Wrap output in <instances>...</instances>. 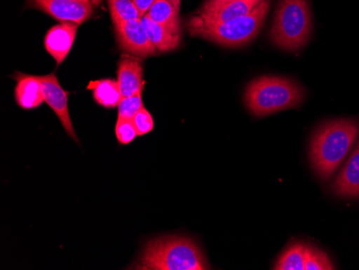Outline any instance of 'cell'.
<instances>
[{
	"instance_id": "obj_5",
	"label": "cell",
	"mask_w": 359,
	"mask_h": 270,
	"mask_svg": "<svg viewBox=\"0 0 359 270\" xmlns=\"http://www.w3.org/2000/svg\"><path fill=\"white\" fill-rule=\"evenodd\" d=\"M268 9L269 1L262 0L251 13L244 17L217 25L189 26V32L193 37L205 38L227 48H238L249 43L258 35Z\"/></svg>"
},
{
	"instance_id": "obj_9",
	"label": "cell",
	"mask_w": 359,
	"mask_h": 270,
	"mask_svg": "<svg viewBox=\"0 0 359 270\" xmlns=\"http://www.w3.org/2000/svg\"><path fill=\"white\" fill-rule=\"evenodd\" d=\"M39 79L43 92L44 102L55 112L68 136L78 141V136L72 126L68 109V93L60 86L57 76L54 74L40 76Z\"/></svg>"
},
{
	"instance_id": "obj_16",
	"label": "cell",
	"mask_w": 359,
	"mask_h": 270,
	"mask_svg": "<svg viewBox=\"0 0 359 270\" xmlns=\"http://www.w3.org/2000/svg\"><path fill=\"white\" fill-rule=\"evenodd\" d=\"M88 90H93L95 102L107 109L116 108L122 100V93L118 81L112 79L90 81Z\"/></svg>"
},
{
	"instance_id": "obj_8",
	"label": "cell",
	"mask_w": 359,
	"mask_h": 270,
	"mask_svg": "<svg viewBox=\"0 0 359 270\" xmlns=\"http://www.w3.org/2000/svg\"><path fill=\"white\" fill-rule=\"evenodd\" d=\"M114 27L118 46L123 51L140 58L156 54L157 50L150 41L140 19L132 20Z\"/></svg>"
},
{
	"instance_id": "obj_7",
	"label": "cell",
	"mask_w": 359,
	"mask_h": 270,
	"mask_svg": "<svg viewBox=\"0 0 359 270\" xmlns=\"http://www.w3.org/2000/svg\"><path fill=\"white\" fill-rule=\"evenodd\" d=\"M92 0H34V7L60 22L83 24L93 14Z\"/></svg>"
},
{
	"instance_id": "obj_1",
	"label": "cell",
	"mask_w": 359,
	"mask_h": 270,
	"mask_svg": "<svg viewBox=\"0 0 359 270\" xmlns=\"http://www.w3.org/2000/svg\"><path fill=\"white\" fill-rule=\"evenodd\" d=\"M359 135V121L340 119L324 123L312 137L310 161L322 180H330L344 162Z\"/></svg>"
},
{
	"instance_id": "obj_22",
	"label": "cell",
	"mask_w": 359,
	"mask_h": 270,
	"mask_svg": "<svg viewBox=\"0 0 359 270\" xmlns=\"http://www.w3.org/2000/svg\"><path fill=\"white\" fill-rule=\"evenodd\" d=\"M133 122H134L135 127H136L138 136L149 134L154 128V120H153L150 112L144 107L133 119Z\"/></svg>"
},
{
	"instance_id": "obj_11",
	"label": "cell",
	"mask_w": 359,
	"mask_h": 270,
	"mask_svg": "<svg viewBox=\"0 0 359 270\" xmlns=\"http://www.w3.org/2000/svg\"><path fill=\"white\" fill-rule=\"evenodd\" d=\"M122 97H130L142 93L145 86L143 80L142 60L137 56L123 54L118 62V80Z\"/></svg>"
},
{
	"instance_id": "obj_24",
	"label": "cell",
	"mask_w": 359,
	"mask_h": 270,
	"mask_svg": "<svg viewBox=\"0 0 359 270\" xmlns=\"http://www.w3.org/2000/svg\"><path fill=\"white\" fill-rule=\"evenodd\" d=\"M93 5L98 6L100 3H102V0H92Z\"/></svg>"
},
{
	"instance_id": "obj_12",
	"label": "cell",
	"mask_w": 359,
	"mask_h": 270,
	"mask_svg": "<svg viewBox=\"0 0 359 270\" xmlns=\"http://www.w3.org/2000/svg\"><path fill=\"white\" fill-rule=\"evenodd\" d=\"M334 194L346 198L359 197V142L332 184Z\"/></svg>"
},
{
	"instance_id": "obj_2",
	"label": "cell",
	"mask_w": 359,
	"mask_h": 270,
	"mask_svg": "<svg viewBox=\"0 0 359 270\" xmlns=\"http://www.w3.org/2000/svg\"><path fill=\"white\" fill-rule=\"evenodd\" d=\"M130 269L203 270L210 265L201 248L189 238L161 237L145 245L140 259Z\"/></svg>"
},
{
	"instance_id": "obj_17",
	"label": "cell",
	"mask_w": 359,
	"mask_h": 270,
	"mask_svg": "<svg viewBox=\"0 0 359 270\" xmlns=\"http://www.w3.org/2000/svg\"><path fill=\"white\" fill-rule=\"evenodd\" d=\"M306 245L294 243L280 257L274 269L304 270L306 265Z\"/></svg>"
},
{
	"instance_id": "obj_15",
	"label": "cell",
	"mask_w": 359,
	"mask_h": 270,
	"mask_svg": "<svg viewBox=\"0 0 359 270\" xmlns=\"http://www.w3.org/2000/svg\"><path fill=\"white\" fill-rule=\"evenodd\" d=\"M143 27L147 30L150 41L159 52H170L177 49L181 42V34L173 33L172 30L156 22L152 21L144 14L141 18Z\"/></svg>"
},
{
	"instance_id": "obj_21",
	"label": "cell",
	"mask_w": 359,
	"mask_h": 270,
	"mask_svg": "<svg viewBox=\"0 0 359 270\" xmlns=\"http://www.w3.org/2000/svg\"><path fill=\"white\" fill-rule=\"evenodd\" d=\"M116 135L121 144H129L138 136L133 120L118 119L116 125Z\"/></svg>"
},
{
	"instance_id": "obj_18",
	"label": "cell",
	"mask_w": 359,
	"mask_h": 270,
	"mask_svg": "<svg viewBox=\"0 0 359 270\" xmlns=\"http://www.w3.org/2000/svg\"><path fill=\"white\" fill-rule=\"evenodd\" d=\"M108 4L114 26L140 19V12L134 0H108Z\"/></svg>"
},
{
	"instance_id": "obj_23",
	"label": "cell",
	"mask_w": 359,
	"mask_h": 270,
	"mask_svg": "<svg viewBox=\"0 0 359 270\" xmlns=\"http://www.w3.org/2000/svg\"><path fill=\"white\" fill-rule=\"evenodd\" d=\"M134 1L136 4L137 8H138L139 12H140L141 19L149 11L155 0H134Z\"/></svg>"
},
{
	"instance_id": "obj_14",
	"label": "cell",
	"mask_w": 359,
	"mask_h": 270,
	"mask_svg": "<svg viewBox=\"0 0 359 270\" xmlns=\"http://www.w3.org/2000/svg\"><path fill=\"white\" fill-rule=\"evenodd\" d=\"M180 5L181 0H155L147 15L152 21L172 30L173 33L181 34Z\"/></svg>"
},
{
	"instance_id": "obj_10",
	"label": "cell",
	"mask_w": 359,
	"mask_h": 270,
	"mask_svg": "<svg viewBox=\"0 0 359 270\" xmlns=\"http://www.w3.org/2000/svg\"><path fill=\"white\" fill-rule=\"evenodd\" d=\"M78 27V24L64 22L53 26L46 33L44 46L48 53L55 60L56 65L60 66L70 53L76 40Z\"/></svg>"
},
{
	"instance_id": "obj_3",
	"label": "cell",
	"mask_w": 359,
	"mask_h": 270,
	"mask_svg": "<svg viewBox=\"0 0 359 270\" xmlns=\"http://www.w3.org/2000/svg\"><path fill=\"white\" fill-rule=\"evenodd\" d=\"M304 90L299 84L281 76H262L248 86L244 100L255 116H265L302 104Z\"/></svg>"
},
{
	"instance_id": "obj_4",
	"label": "cell",
	"mask_w": 359,
	"mask_h": 270,
	"mask_svg": "<svg viewBox=\"0 0 359 270\" xmlns=\"http://www.w3.org/2000/svg\"><path fill=\"white\" fill-rule=\"evenodd\" d=\"M312 33L309 0H280L270 38L274 46L296 52L308 43Z\"/></svg>"
},
{
	"instance_id": "obj_19",
	"label": "cell",
	"mask_w": 359,
	"mask_h": 270,
	"mask_svg": "<svg viewBox=\"0 0 359 270\" xmlns=\"http://www.w3.org/2000/svg\"><path fill=\"white\" fill-rule=\"evenodd\" d=\"M334 269V264L330 261L327 254L311 247L306 245V265L304 270H332Z\"/></svg>"
},
{
	"instance_id": "obj_13",
	"label": "cell",
	"mask_w": 359,
	"mask_h": 270,
	"mask_svg": "<svg viewBox=\"0 0 359 270\" xmlns=\"http://www.w3.org/2000/svg\"><path fill=\"white\" fill-rule=\"evenodd\" d=\"M15 79V100L21 108L30 110L44 102L39 76L18 74Z\"/></svg>"
},
{
	"instance_id": "obj_6",
	"label": "cell",
	"mask_w": 359,
	"mask_h": 270,
	"mask_svg": "<svg viewBox=\"0 0 359 270\" xmlns=\"http://www.w3.org/2000/svg\"><path fill=\"white\" fill-rule=\"evenodd\" d=\"M262 0H208L187 26L217 25L251 13Z\"/></svg>"
},
{
	"instance_id": "obj_20",
	"label": "cell",
	"mask_w": 359,
	"mask_h": 270,
	"mask_svg": "<svg viewBox=\"0 0 359 270\" xmlns=\"http://www.w3.org/2000/svg\"><path fill=\"white\" fill-rule=\"evenodd\" d=\"M142 93L134 95L130 97H122L118 106V119L133 120L139 111L143 108Z\"/></svg>"
}]
</instances>
